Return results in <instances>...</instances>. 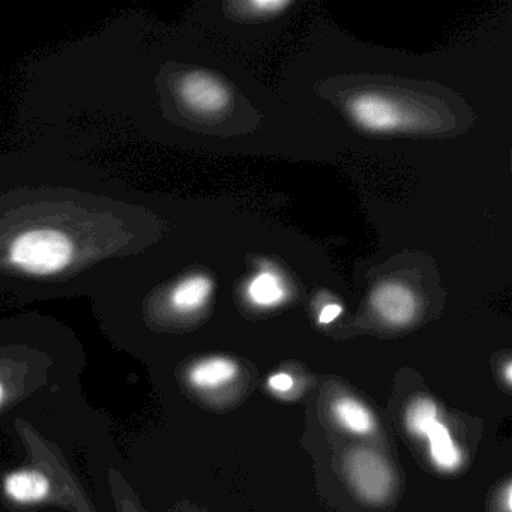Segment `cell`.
<instances>
[{"mask_svg": "<svg viewBox=\"0 0 512 512\" xmlns=\"http://www.w3.org/2000/svg\"><path fill=\"white\" fill-rule=\"evenodd\" d=\"M238 374V364L232 359L209 358L191 367L188 380L194 388L215 389L233 382Z\"/></svg>", "mask_w": 512, "mask_h": 512, "instance_id": "obj_7", "label": "cell"}, {"mask_svg": "<svg viewBox=\"0 0 512 512\" xmlns=\"http://www.w3.org/2000/svg\"><path fill=\"white\" fill-rule=\"evenodd\" d=\"M341 314V307L337 304H329L320 311L319 322L322 325H328V323L334 322Z\"/></svg>", "mask_w": 512, "mask_h": 512, "instance_id": "obj_14", "label": "cell"}, {"mask_svg": "<svg viewBox=\"0 0 512 512\" xmlns=\"http://www.w3.org/2000/svg\"><path fill=\"white\" fill-rule=\"evenodd\" d=\"M167 233L151 196L44 146L0 152V292H100Z\"/></svg>", "mask_w": 512, "mask_h": 512, "instance_id": "obj_1", "label": "cell"}, {"mask_svg": "<svg viewBox=\"0 0 512 512\" xmlns=\"http://www.w3.org/2000/svg\"><path fill=\"white\" fill-rule=\"evenodd\" d=\"M332 409H334V416L338 424L350 433L370 434L376 428L373 413L355 398H338Z\"/></svg>", "mask_w": 512, "mask_h": 512, "instance_id": "obj_9", "label": "cell"}, {"mask_svg": "<svg viewBox=\"0 0 512 512\" xmlns=\"http://www.w3.org/2000/svg\"><path fill=\"white\" fill-rule=\"evenodd\" d=\"M437 421H439L437 404L427 397L415 398L404 415L407 431L419 439H427L428 431Z\"/></svg>", "mask_w": 512, "mask_h": 512, "instance_id": "obj_10", "label": "cell"}, {"mask_svg": "<svg viewBox=\"0 0 512 512\" xmlns=\"http://www.w3.org/2000/svg\"><path fill=\"white\" fill-rule=\"evenodd\" d=\"M5 491L19 503L40 502L49 494L50 482L37 470H19L5 478Z\"/></svg>", "mask_w": 512, "mask_h": 512, "instance_id": "obj_8", "label": "cell"}, {"mask_svg": "<svg viewBox=\"0 0 512 512\" xmlns=\"http://www.w3.org/2000/svg\"><path fill=\"white\" fill-rule=\"evenodd\" d=\"M167 85L175 103L194 115H217L230 103L226 86L205 71H184Z\"/></svg>", "mask_w": 512, "mask_h": 512, "instance_id": "obj_2", "label": "cell"}, {"mask_svg": "<svg viewBox=\"0 0 512 512\" xmlns=\"http://www.w3.org/2000/svg\"><path fill=\"white\" fill-rule=\"evenodd\" d=\"M248 298L257 307H275L286 298V287L277 274L265 271L251 281L248 286Z\"/></svg>", "mask_w": 512, "mask_h": 512, "instance_id": "obj_11", "label": "cell"}, {"mask_svg": "<svg viewBox=\"0 0 512 512\" xmlns=\"http://www.w3.org/2000/svg\"><path fill=\"white\" fill-rule=\"evenodd\" d=\"M371 305L383 320L403 326L415 319L418 302L409 287L400 283H383L371 293Z\"/></svg>", "mask_w": 512, "mask_h": 512, "instance_id": "obj_5", "label": "cell"}, {"mask_svg": "<svg viewBox=\"0 0 512 512\" xmlns=\"http://www.w3.org/2000/svg\"><path fill=\"white\" fill-rule=\"evenodd\" d=\"M269 388L277 394H286L290 389L293 388L295 382H293L292 376L287 373H275L272 374L268 379Z\"/></svg>", "mask_w": 512, "mask_h": 512, "instance_id": "obj_13", "label": "cell"}, {"mask_svg": "<svg viewBox=\"0 0 512 512\" xmlns=\"http://www.w3.org/2000/svg\"><path fill=\"white\" fill-rule=\"evenodd\" d=\"M350 116L359 127L368 131H394L406 127L404 113L388 98L380 95H359L350 101Z\"/></svg>", "mask_w": 512, "mask_h": 512, "instance_id": "obj_4", "label": "cell"}, {"mask_svg": "<svg viewBox=\"0 0 512 512\" xmlns=\"http://www.w3.org/2000/svg\"><path fill=\"white\" fill-rule=\"evenodd\" d=\"M512 365H511V362H506V367H505V377H506V383H511V379H512Z\"/></svg>", "mask_w": 512, "mask_h": 512, "instance_id": "obj_15", "label": "cell"}, {"mask_svg": "<svg viewBox=\"0 0 512 512\" xmlns=\"http://www.w3.org/2000/svg\"><path fill=\"white\" fill-rule=\"evenodd\" d=\"M290 2H280V0H272V2H266V0H262V2H250V4H242V7L251 8V13L257 14H272V13H280L284 8L289 7Z\"/></svg>", "mask_w": 512, "mask_h": 512, "instance_id": "obj_12", "label": "cell"}, {"mask_svg": "<svg viewBox=\"0 0 512 512\" xmlns=\"http://www.w3.org/2000/svg\"><path fill=\"white\" fill-rule=\"evenodd\" d=\"M2 398H4V388L0 385V401H2Z\"/></svg>", "mask_w": 512, "mask_h": 512, "instance_id": "obj_16", "label": "cell"}, {"mask_svg": "<svg viewBox=\"0 0 512 512\" xmlns=\"http://www.w3.org/2000/svg\"><path fill=\"white\" fill-rule=\"evenodd\" d=\"M344 470L350 484L368 502H383L394 488L391 467L373 449H352L344 460Z\"/></svg>", "mask_w": 512, "mask_h": 512, "instance_id": "obj_3", "label": "cell"}, {"mask_svg": "<svg viewBox=\"0 0 512 512\" xmlns=\"http://www.w3.org/2000/svg\"><path fill=\"white\" fill-rule=\"evenodd\" d=\"M428 454L434 466L442 472H455L463 463V455L460 448L455 443L449 428L442 421L436 424L428 431Z\"/></svg>", "mask_w": 512, "mask_h": 512, "instance_id": "obj_6", "label": "cell"}]
</instances>
